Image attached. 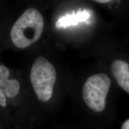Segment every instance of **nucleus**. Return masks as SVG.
<instances>
[{
    "label": "nucleus",
    "mask_w": 129,
    "mask_h": 129,
    "mask_svg": "<svg viewBox=\"0 0 129 129\" xmlns=\"http://www.w3.org/2000/svg\"><path fill=\"white\" fill-rule=\"evenodd\" d=\"M44 26L43 16L38 10L27 9L16 20L10 32L12 41L19 48H25L38 41Z\"/></svg>",
    "instance_id": "nucleus-1"
},
{
    "label": "nucleus",
    "mask_w": 129,
    "mask_h": 129,
    "mask_svg": "<svg viewBox=\"0 0 129 129\" xmlns=\"http://www.w3.org/2000/svg\"><path fill=\"white\" fill-rule=\"evenodd\" d=\"M56 75L55 68L45 57H38L34 62L30 81L37 98L42 102H47L51 99Z\"/></svg>",
    "instance_id": "nucleus-2"
},
{
    "label": "nucleus",
    "mask_w": 129,
    "mask_h": 129,
    "mask_svg": "<svg viewBox=\"0 0 129 129\" xmlns=\"http://www.w3.org/2000/svg\"><path fill=\"white\" fill-rule=\"evenodd\" d=\"M111 84V79L105 74H94L88 77L83 85V98L90 109L96 112L105 109Z\"/></svg>",
    "instance_id": "nucleus-3"
},
{
    "label": "nucleus",
    "mask_w": 129,
    "mask_h": 129,
    "mask_svg": "<svg viewBox=\"0 0 129 129\" xmlns=\"http://www.w3.org/2000/svg\"><path fill=\"white\" fill-rule=\"evenodd\" d=\"M111 72L118 85L129 93V64L122 60H115L111 66Z\"/></svg>",
    "instance_id": "nucleus-4"
},
{
    "label": "nucleus",
    "mask_w": 129,
    "mask_h": 129,
    "mask_svg": "<svg viewBox=\"0 0 129 129\" xmlns=\"http://www.w3.org/2000/svg\"><path fill=\"white\" fill-rule=\"evenodd\" d=\"M9 75V69L4 65H0V88L6 96L12 98L19 93L20 84L16 79L10 80Z\"/></svg>",
    "instance_id": "nucleus-5"
},
{
    "label": "nucleus",
    "mask_w": 129,
    "mask_h": 129,
    "mask_svg": "<svg viewBox=\"0 0 129 129\" xmlns=\"http://www.w3.org/2000/svg\"><path fill=\"white\" fill-rule=\"evenodd\" d=\"M90 17V13L87 11H81L77 13L68 14L60 17L56 22V25L57 28H65L72 25H76L78 23L85 22Z\"/></svg>",
    "instance_id": "nucleus-6"
},
{
    "label": "nucleus",
    "mask_w": 129,
    "mask_h": 129,
    "mask_svg": "<svg viewBox=\"0 0 129 129\" xmlns=\"http://www.w3.org/2000/svg\"><path fill=\"white\" fill-rule=\"evenodd\" d=\"M7 104H6V98L4 92L2 89L0 88V106L3 108L6 107Z\"/></svg>",
    "instance_id": "nucleus-7"
},
{
    "label": "nucleus",
    "mask_w": 129,
    "mask_h": 129,
    "mask_svg": "<svg viewBox=\"0 0 129 129\" xmlns=\"http://www.w3.org/2000/svg\"><path fill=\"white\" fill-rule=\"evenodd\" d=\"M121 129H129V119H127V120L124 122L123 124L122 125L121 128Z\"/></svg>",
    "instance_id": "nucleus-8"
},
{
    "label": "nucleus",
    "mask_w": 129,
    "mask_h": 129,
    "mask_svg": "<svg viewBox=\"0 0 129 129\" xmlns=\"http://www.w3.org/2000/svg\"><path fill=\"white\" fill-rule=\"evenodd\" d=\"M95 2L98 3H108L111 2V1H108V0H101V1H95Z\"/></svg>",
    "instance_id": "nucleus-9"
}]
</instances>
